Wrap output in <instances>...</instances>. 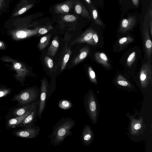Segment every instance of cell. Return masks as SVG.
<instances>
[{
    "label": "cell",
    "instance_id": "1",
    "mask_svg": "<svg viewBox=\"0 0 152 152\" xmlns=\"http://www.w3.org/2000/svg\"><path fill=\"white\" fill-rule=\"evenodd\" d=\"M75 125V121L69 117L61 118L53 128L50 137L51 144L57 146L63 142L66 137L71 136V130Z\"/></svg>",
    "mask_w": 152,
    "mask_h": 152
},
{
    "label": "cell",
    "instance_id": "2",
    "mask_svg": "<svg viewBox=\"0 0 152 152\" xmlns=\"http://www.w3.org/2000/svg\"><path fill=\"white\" fill-rule=\"evenodd\" d=\"M85 107L93 123H96L99 111V104L96 98L91 91L85 95L84 99Z\"/></svg>",
    "mask_w": 152,
    "mask_h": 152
},
{
    "label": "cell",
    "instance_id": "3",
    "mask_svg": "<svg viewBox=\"0 0 152 152\" xmlns=\"http://www.w3.org/2000/svg\"><path fill=\"white\" fill-rule=\"evenodd\" d=\"M38 96V92L36 89L32 88L26 89L13 96L11 100L17 101L18 105L23 106L33 102Z\"/></svg>",
    "mask_w": 152,
    "mask_h": 152
},
{
    "label": "cell",
    "instance_id": "4",
    "mask_svg": "<svg viewBox=\"0 0 152 152\" xmlns=\"http://www.w3.org/2000/svg\"><path fill=\"white\" fill-rule=\"evenodd\" d=\"M151 62L142 65L141 69L140 80L141 86L143 88H146L151 80Z\"/></svg>",
    "mask_w": 152,
    "mask_h": 152
},
{
    "label": "cell",
    "instance_id": "5",
    "mask_svg": "<svg viewBox=\"0 0 152 152\" xmlns=\"http://www.w3.org/2000/svg\"><path fill=\"white\" fill-rule=\"evenodd\" d=\"M69 40L66 39L64 47L58 62L54 67V71L56 72L58 68H60L61 71L65 68L70 56L72 53L70 46L69 44Z\"/></svg>",
    "mask_w": 152,
    "mask_h": 152
},
{
    "label": "cell",
    "instance_id": "6",
    "mask_svg": "<svg viewBox=\"0 0 152 152\" xmlns=\"http://www.w3.org/2000/svg\"><path fill=\"white\" fill-rule=\"evenodd\" d=\"M40 94L39 103V108L37 116L40 119L42 118V115L46 107V96L48 93V81L44 77L41 80Z\"/></svg>",
    "mask_w": 152,
    "mask_h": 152
},
{
    "label": "cell",
    "instance_id": "7",
    "mask_svg": "<svg viewBox=\"0 0 152 152\" xmlns=\"http://www.w3.org/2000/svg\"><path fill=\"white\" fill-rule=\"evenodd\" d=\"M14 131L13 133L16 136L21 138L33 139L39 134L40 129L38 126H32L31 127L21 128Z\"/></svg>",
    "mask_w": 152,
    "mask_h": 152
},
{
    "label": "cell",
    "instance_id": "8",
    "mask_svg": "<svg viewBox=\"0 0 152 152\" xmlns=\"http://www.w3.org/2000/svg\"><path fill=\"white\" fill-rule=\"evenodd\" d=\"M95 31L92 28H90L72 41L70 44L72 46L77 43L86 42L87 44L94 45L92 36Z\"/></svg>",
    "mask_w": 152,
    "mask_h": 152
},
{
    "label": "cell",
    "instance_id": "9",
    "mask_svg": "<svg viewBox=\"0 0 152 152\" xmlns=\"http://www.w3.org/2000/svg\"><path fill=\"white\" fill-rule=\"evenodd\" d=\"M143 33L145 52L148 61L151 62L152 53V42L149 35L148 25L146 26L144 25Z\"/></svg>",
    "mask_w": 152,
    "mask_h": 152
},
{
    "label": "cell",
    "instance_id": "10",
    "mask_svg": "<svg viewBox=\"0 0 152 152\" xmlns=\"http://www.w3.org/2000/svg\"><path fill=\"white\" fill-rule=\"evenodd\" d=\"M39 102H33L21 106L14 110L12 114L15 116L22 115L37 107Z\"/></svg>",
    "mask_w": 152,
    "mask_h": 152
},
{
    "label": "cell",
    "instance_id": "11",
    "mask_svg": "<svg viewBox=\"0 0 152 152\" xmlns=\"http://www.w3.org/2000/svg\"><path fill=\"white\" fill-rule=\"evenodd\" d=\"M33 110L28 112L22 115L16 116L9 119L6 122L7 129H9L18 127Z\"/></svg>",
    "mask_w": 152,
    "mask_h": 152
},
{
    "label": "cell",
    "instance_id": "12",
    "mask_svg": "<svg viewBox=\"0 0 152 152\" xmlns=\"http://www.w3.org/2000/svg\"><path fill=\"white\" fill-rule=\"evenodd\" d=\"M94 134L90 126L85 125L83 129L81 139L83 144L86 146L89 145L93 140Z\"/></svg>",
    "mask_w": 152,
    "mask_h": 152
},
{
    "label": "cell",
    "instance_id": "13",
    "mask_svg": "<svg viewBox=\"0 0 152 152\" xmlns=\"http://www.w3.org/2000/svg\"><path fill=\"white\" fill-rule=\"evenodd\" d=\"M73 0H68L65 2L58 4L54 7L55 13L65 14L68 13L72 7Z\"/></svg>",
    "mask_w": 152,
    "mask_h": 152
},
{
    "label": "cell",
    "instance_id": "14",
    "mask_svg": "<svg viewBox=\"0 0 152 152\" xmlns=\"http://www.w3.org/2000/svg\"><path fill=\"white\" fill-rule=\"evenodd\" d=\"M136 22V19L133 16L123 19L121 23L119 31L123 33L125 32L134 26Z\"/></svg>",
    "mask_w": 152,
    "mask_h": 152
},
{
    "label": "cell",
    "instance_id": "15",
    "mask_svg": "<svg viewBox=\"0 0 152 152\" xmlns=\"http://www.w3.org/2000/svg\"><path fill=\"white\" fill-rule=\"evenodd\" d=\"M129 118L131 121V133L132 134L135 135L142 128L143 119L141 118L136 119L132 116H130Z\"/></svg>",
    "mask_w": 152,
    "mask_h": 152
},
{
    "label": "cell",
    "instance_id": "16",
    "mask_svg": "<svg viewBox=\"0 0 152 152\" xmlns=\"http://www.w3.org/2000/svg\"><path fill=\"white\" fill-rule=\"evenodd\" d=\"M74 12L76 14L80 15L88 19L91 18L87 10L79 0H76L75 1Z\"/></svg>",
    "mask_w": 152,
    "mask_h": 152
},
{
    "label": "cell",
    "instance_id": "17",
    "mask_svg": "<svg viewBox=\"0 0 152 152\" xmlns=\"http://www.w3.org/2000/svg\"><path fill=\"white\" fill-rule=\"evenodd\" d=\"M37 107L34 109L25 118L18 127L21 128H26L33 126L36 117Z\"/></svg>",
    "mask_w": 152,
    "mask_h": 152
},
{
    "label": "cell",
    "instance_id": "18",
    "mask_svg": "<svg viewBox=\"0 0 152 152\" xmlns=\"http://www.w3.org/2000/svg\"><path fill=\"white\" fill-rule=\"evenodd\" d=\"M89 52V48L86 47L81 48L79 54L72 61L73 65H75L83 61L87 56Z\"/></svg>",
    "mask_w": 152,
    "mask_h": 152
},
{
    "label": "cell",
    "instance_id": "19",
    "mask_svg": "<svg viewBox=\"0 0 152 152\" xmlns=\"http://www.w3.org/2000/svg\"><path fill=\"white\" fill-rule=\"evenodd\" d=\"M59 41L57 36L55 37L48 48L47 55L53 57L56 55L58 48Z\"/></svg>",
    "mask_w": 152,
    "mask_h": 152
},
{
    "label": "cell",
    "instance_id": "20",
    "mask_svg": "<svg viewBox=\"0 0 152 152\" xmlns=\"http://www.w3.org/2000/svg\"><path fill=\"white\" fill-rule=\"evenodd\" d=\"M94 56L95 60L99 63L106 67H108L110 66L108 62V58L104 53L96 52L95 53Z\"/></svg>",
    "mask_w": 152,
    "mask_h": 152
},
{
    "label": "cell",
    "instance_id": "21",
    "mask_svg": "<svg viewBox=\"0 0 152 152\" xmlns=\"http://www.w3.org/2000/svg\"><path fill=\"white\" fill-rule=\"evenodd\" d=\"M51 36L50 34H47L41 38L38 45L39 48L40 50L44 49L48 45Z\"/></svg>",
    "mask_w": 152,
    "mask_h": 152
},
{
    "label": "cell",
    "instance_id": "22",
    "mask_svg": "<svg viewBox=\"0 0 152 152\" xmlns=\"http://www.w3.org/2000/svg\"><path fill=\"white\" fill-rule=\"evenodd\" d=\"M58 107L63 110H68L73 106L72 102L66 99H62L60 100L58 102Z\"/></svg>",
    "mask_w": 152,
    "mask_h": 152
},
{
    "label": "cell",
    "instance_id": "23",
    "mask_svg": "<svg viewBox=\"0 0 152 152\" xmlns=\"http://www.w3.org/2000/svg\"><path fill=\"white\" fill-rule=\"evenodd\" d=\"M91 13L95 23L101 26L103 25V23L100 20L97 10L92 7H89Z\"/></svg>",
    "mask_w": 152,
    "mask_h": 152
},
{
    "label": "cell",
    "instance_id": "24",
    "mask_svg": "<svg viewBox=\"0 0 152 152\" xmlns=\"http://www.w3.org/2000/svg\"><path fill=\"white\" fill-rule=\"evenodd\" d=\"M116 83L118 85L123 86L131 88L132 86L129 83L123 76L119 75L117 77Z\"/></svg>",
    "mask_w": 152,
    "mask_h": 152
},
{
    "label": "cell",
    "instance_id": "25",
    "mask_svg": "<svg viewBox=\"0 0 152 152\" xmlns=\"http://www.w3.org/2000/svg\"><path fill=\"white\" fill-rule=\"evenodd\" d=\"M88 73L91 81L95 84H96L97 82L95 73L91 66L88 67Z\"/></svg>",
    "mask_w": 152,
    "mask_h": 152
},
{
    "label": "cell",
    "instance_id": "26",
    "mask_svg": "<svg viewBox=\"0 0 152 152\" xmlns=\"http://www.w3.org/2000/svg\"><path fill=\"white\" fill-rule=\"evenodd\" d=\"M52 28V27L50 25L46 26L43 27L39 28L38 31V34L39 35L44 34Z\"/></svg>",
    "mask_w": 152,
    "mask_h": 152
},
{
    "label": "cell",
    "instance_id": "27",
    "mask_svg": "<svg viewBox=\"0 0 152 152\" xmlns=\"http://www.w3.org/2000/svg\"><path fill=\"white\" fill-rule=\"evenodd\" d=\"M136 52L135 51H133L128 57L126 62L128 66H131L135 61L136 58Z\"/></svg>",
    "mask_w": 152,
    "mask_h": 152
},
{
    "label": "cell",
    "instance_id": "28",
    "mask_svg": "<svg viewBox=\"0 0 152 152\" xmlns=\"http://www.w3.org/2000/svg\"><path fill=\"white\" fill-rule=\"evenodd\" d=\"M44 61L47 66L50 69L52 70L53 66V62L52 59L48 56H45Z\"/></svg>",
    "mask_w": 152,
    "mask_h": 152
},
{
    "label": "cell",
    "instance_id": "29",
    "mask_svg": "<svg viewBox=\"0 0 152 152\" xmlns=\"http://www.w3.org/2000/svg\"><path fill=\"white\" fill-rule=\"evenodd\" d=\"M133 40V38L130 37H124L120 39L118 41L120 45H123L131 42Z\"/></svg>",
    "mask_w": 152,
    "mask_h": 152
},
{
    "label": "cell",
    "instance_id": "30",
    "mask_svg": "<svg viewBox=\"0 0 152 152\" xmlns=\"http://www.w3.org/2000/svg\"><path fill=\"white\" fill-rule=\"evenodd\" d=\"M33 5L32 4H30L26 6L16 12L14 13L13 15L16 16L23 14L27 10L31 8L32 7Z\"/></svg>",
    "mask_w": 152,
    "mask_h": 152
},
{
    "label": "cell",
    "instance_id": "31",
    "mask_svg": "<svg viewBox=\"0 0 152 152\" xmlns=\"http://www.w3.org/2000/svg\"><path fill=\"white\" fill-rule=\"evenodd\" d=\"M62 19L67 22H72L75 21L77 19V18L76 16L73 15H66L63 16Z\"/></svg>",
    "mask_w": 152,
    "mask_h": 152
},
{
    "label": "cell",
    "instance_id": "32",
    "mask_svg": "<svg viewBox=\"0 0 152 152\" xmlns=\"http://www.w3.org/2000/svg\"><path fill=\"white\" fill-rule=\"evenodd\" d=\"M10 91L8 89L0 90V98L7 95L9 94Z\"/></svg>",
    "mask_w": 152,
    "mask_h": 152
},
{
    "label": "cell",
    "instance_id": "33",
    "mask_svg": "<svg viewBox=\"0 0 152 152\" xmlns=\"http://www.w3.org/2000/svg\"><path fill=\"white\" fill-rule=\"evenodd\" d=\"M92 39L94 42V45H96L98 42L99 39L98 35L95 31L93 34Z\"/></svg>",
    "mask_w": 152,
    "mask_h": 152
},
{
    "label": "cell",
    "instance_id": "34",
    "mask_svg": "<svg viewBox=\"0 0 152 152\" xmlns=\"http://www.w3.org/2000/svg\"><path fill=\"white\" fill-rule=\"evenodd\" d=\"M151 17V19L149 22L148 26L149 28V31L151 36H152V17Z\"/></svg>",
    "mask_w": 152,
    "mask_h": 152
},
{
    "label": "cell",
    "instance_id": "35",
    "mask_svg": "<svg viewBox=\"0 0 152 152\" xmlns=\"http://www.w3.org/2000/svg\"><path fill=\"white\" fill-rule=\"evenodd\" d=\"M22 65L21 64L19 63H16L14 65V67L16 69H19L21 68Z\"/></svg>",
    "mask_w": 152,
    "mask_h": 152
},
{
    "label": "cell",
    "instance_id": "36",
    "mask_svg": "<svg viewBox=\"0 0 152 152\" xmlns=\"http://www.w3.org/2000/svg\"><path fill=\"white\" fill-rule=\"evenodd\" d=\"M133 4L136 6L138 5L139 3V0H132Z\"/></svg>",
    "mask_w": 152,
    "mask_h": 152
},
{
    "label": "cell",
    "instance_id": "37",
    "mask_svg": "<svg viewBox=\"0 0 152 152\" xmlns=\"http://www.w3.org/2000/svg\"><path fill=\"white\" fill-rule=\"evenodd\" d=\"M4 0H0V9H1L3 7Z\"/></svg>",
    "mask_w": 152,
    "mask_h": 152
},
{
    "label": "cell",
    "instance_id": "38",
    "mask_svg": "<svg viewBox=\"0 0 152 152\" xmlns=\"http://www.w3.org/2000/svg\"><path fill=\"white\" fill-rule=\"evenodd\" d=\"M89 4H91V0H85Z\"/></svg>",
    "mask_w": 152,
    "mask_h": 152
},
{
    "label": "cell",
    "instance_id": "39",
    "mask_svg": "<svg viewBox=\"0 0 152 152\" xmlns=\"http://www.w3.org/2000/svg\"><path fill=\"white\" fill-rule=\"evenodd\" d=\"M2 45V44L0 42V47Z\"/></svg>",
    "mask_w": 152,
    "mask_h": 152
},
{
    "label": "cell",
    "instance_id": "40",
    "mask_svg": "<svg viewBox=\"0 0 152 152\" xmlns=\"http://www.w3.org/2000/svg\"></svg>",
    "mask_w": 152,
    "mask_h": 152
},
{
    "label": "cell",
    "instance_id": "41",
    "mask_svg": "<svg viewBox=\"0 0 152 152\" xmlns=\"http://www.w3.org/2000/svg\"></svg>",
    "mask_w": 152,
    "mask_h": 152
}]
</instances>
